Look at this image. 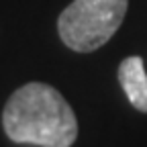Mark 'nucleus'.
I'll use <instances>...</instances> for the list:
<instances>
[{"label":"nucleus","mask_w":147,"mask_h":147,"mask_svg":"<svg viewBox=\"0 0 147 147\" xmlns=\"http://www.w3.org/2000/svg\"><path fill=\"white\" fill-rule=\"evenodd\" d=\"M2 127L12 143L37 147H71L78 139L76 113L45 82H29L12 92L2 110Z\"/></svg>","instance_id":"1"},{"label":"nucleus","mask_w":147,"mask_h":147,"mask_svg":"<svg viewBox=\"0 0 147 147\" xmlns=\"http://www.w3.org/2000/svg\"><path fill=\"white\" fill-rule=\"evenodd\" d=\"M129 0H74L57 18L63 45L76 53H90L110 41L125 21Z\"/></svg>","instance_id":"2"},{"label":"nucleus","mask_w":147,"mask_h":147,"mask_svg":"<svg viewBox=\"0 0 147 147\" xmlns=\"http://www.w3.org/2000/svg\"><path fill=\"white\" fill-rule=\"evenodd\" d=\"M119 84L133 108L147 113V71L141 55L125 57L119 65Z\"/></svg>","instance_id":"3"}]
</instances>
